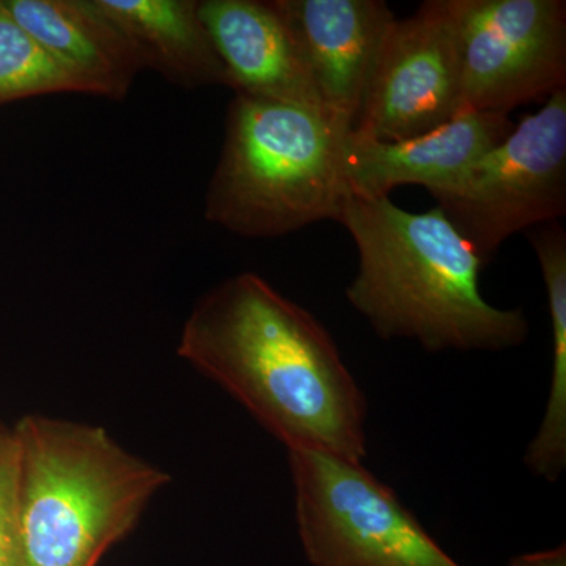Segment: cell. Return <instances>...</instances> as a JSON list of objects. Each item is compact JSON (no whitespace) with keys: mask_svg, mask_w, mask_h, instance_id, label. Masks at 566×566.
<instances>
[{"mask_svg":"<svg viewBox=\"0 0 566 566\" xmlns=\"http://www.w3.org/2000/svg\"><path fill=\"white\" fill-rule=\"evenodd\" d=\"M327 112L234 93L205 218L244 238H277L338 222L349 186L344 142Z\"/></svg>","mask_w":566,"mask_h":566,"instance_id":"4","label":"cell"},{"mask_svg":"<svg viewBox=\"0 0 566 566\" xmlns=\"http://www.w3.org/2000/svg\"><path fill=\"white\" fill-rule=\"evenodd\" d=\"M483 266L509 238L566 212V88L515 125L461 180L431 192Z\"/></svg>","mask_w":566,"mask_h":566,"instance_id":"6","label":"cell"},{"mask_svg":"<svg viewBox=\"0 0 566 566\" xmlns=\"http://www.w3.org/2000/svg\"><path fill=\"white\" fill-rule=\"evenodd\" d=\"M85 95L120 102L144 70L139 55L95 0H0Z\"/></svg>","mask_w":566,"mask_h":566,"instance_id":"12","label":"cell"},{"mask_svg":"<svg viewBox=\"0 0 566 566\" xmlns=\"http://www.w3.org/2000/svg\"><path fill=\"white\" fill-rule=\"evenodd\" d=\"M461 114L510 115L566 88L565 0H452Z\"/></svg>","mask_w":566,"mask_h":566,"instance_id":"7","label":"cell"},{"mask_svg":"<svg viewBox=\"0 0 566 566\" xmlns=\"http://www.w3.org/2000/svg\"><path fill=\"white\" fill-rule=\"evenodd\" d=\"M199 11L226 66L227 87L253 98L327 112L275 0H199Z\"/></svg>","mask_w":566,"mask_h":566,"instance_id":"11","label":"cell"},{"mask_svg":"<svg viewBox=\"0 0 566 566\" xmlns=\"http://www.w3.org/2000/svg\"><path fill=\"white\" fill-rule=\"evenodd\" d=\"M123 32L144 70L178 87H227L226 66L200 18L199 0H95Z\"/></svg>","mask_w":566,"mask_h":566,"instance_id":"13","label":"cell"},{"mask_svg":"<svg viewBox=\"0 0 566 566\" xmlns=\"http://www.w3.org/2000/svg\"><path fill=\"white\" fill-rule=\"evenodd\" d=\"M314 76L324 109L354 128L395 21L382 0H275Z\"/></svg>","mask_w":566,"mask_h":566,"instance_id":"9","label":"cell"},{"mask_svg":"<svg viewBox=\"0 0 566 566\" xmlns=\"http://www.w3.org/2000/svg\"><path fill=\"white\" fill-rule=\"evenodd\" d=\"M13 430L20 566H98L170 480L95 424L28 416Z\"/></svg>","mask_w":566,"mask_h":566,"instance_id":"3","label":"cell"},{"mask_svg":"<svg viewBox=\"0 0 566 566\" xmlns=\"http://www.w3.org/2000/svg\"><path fill=\"white\" fill-rule=\"evenodd\" d=\"M54 93H82L69 71L0 2V106Z\"/></svg>","mask_w":566,"mask_h":566,"instance_id":"14","label":"cell"},{"mask_svg":"<svg viewBox=\"0 0 566 566\" xmlns=\"http://www.w3.org/2000/svg\"><path fill=\"white\" fill-rule=\"evenodd\" d=\"M510 115L463 112L433 132L411 139L379 142L349 133L344 142V170L354 196L381 199L400 186L428 192L455 185L485 153L512 133Z\"/></svg>","mask_w":566,"mask_h":566,"instance_id":"10","label":"cell"},{"mask_svg":"<svg viewBox=\"0 0 566 566\" xmlns=\"http://www.w3.org/2000/svg\"><path fill=\"white\" fill-rule=\"evenodd\" d=\"M509 566H566L565 545L517 556L510 562Z\"/></svg>","mask_w":566,"mask_h":566,"instance_id":"16","label":"cell"},{"mask_svg":"<svg viewBox=\"0 0 566 566\" xmlns=\"http://www.w3.org/2000/svg\"><path fill=\"white\" fill-rule=\"evenodd\" d=\"M297 531L314 566H461L363 463L289 450Z\"/></svg>","mask_w":566,"mask_h":566,"instance_id":"5","label":"cell"},{"mask_svg":"<svg viewBox=\"0 0 566 566\" xmlns=\"http://www.w3.org/2000/svg\"><path fill=\"white\" fill-rule=\"evenodd\" d=\"M460 81L452 0H427L387 31L353 132L379 142L433 132L461 114Z\"/></svg>","mask_w":566,"mask_h":566,"instance_id":"8","label":"cell"},{"mask_svg":"<svg viewBox=\"0 0 566 566\" xmlns=\"http://www.w3.org/2000/svg\"><path fill=\"white\" fill-rule=\"evenodd\" d=\"M178 356L286 449L363 463V390L326 327L259 274L233 275L197 301Z\"/></svg>","mask_w":566,"mask_h":566,"instance_id":"1","label":"cell"},{"mask_svg":"<svg viewBox=\"0 0 566 566\" xmlns=\"http://www.w3.org/2000/svg\"><path fill=\"white\" fill-rule=\"evenodd\" d=\"M338 223L357 251L346 300L379 337L431 353L504 352L527 340L524 311L488 303L482 262L438 207L409 212L389 197L349 193Z\"/></svg>","mask_w":566,"mask_h":566,"instance_id":"2","label":"cell"},{"mask_svg":"<svg viewBox=\"0 0 566 566\" xmlns=\"http://www.w3.org/2000/svg\"><path fill=\"white\" fill-rule=\"evenodd\" d=\"M20 447L14 430L0 428V566H20L18 542Z\"/></svg>","mask_w":566,"mask_h":566,"instance_id":"15","label":"cell"}]
</instances>
